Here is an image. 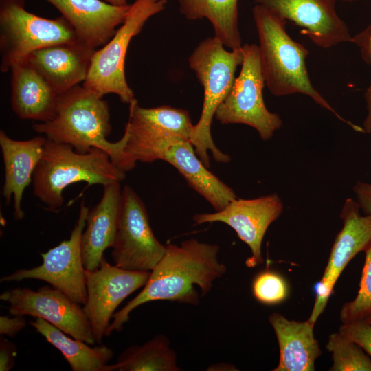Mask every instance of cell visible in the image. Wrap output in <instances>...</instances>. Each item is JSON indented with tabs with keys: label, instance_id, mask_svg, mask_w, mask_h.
Listing matches in <instances>:
<instances>
[{
	"label": "cell",
	"instance_id": "3",
	"mask_svg": "<svg viewBox=\"0 0 371 371\" xmlns=\"http://www.w3.org/2000/svg\"><path fill=\"white\" fill-rule=\"evenodd\" d=\"M252 12L262 69L269 91L278 97L293 93L309 96L355 131L364 133L363 128L343 118L313 87L306 65L308 50L289 35L286 19L260 4L256 3Z\"/></svg>",
	"mask_w": 371,
	"mask_h": 371
},
{
	"label": "cell",
	"instance_id": "7",
	"mask_svg": "<svg viewBox=\"0 0 371 371\" xmlns=\"http://www.w3.org/2000/svg\"><path fill=\"white\" fill-rule=\"evenodd\" d=\"M167 0H135L130 5L124 22L111 40L93 53L82 86L98 97L114 93L125 104L135 100L126 82L125 58L131 39L139 34L152 16L162 11Z\"/></svg>",
	"mask_w": 371,
	"mask_h": 371
},
{
	"label": "cell",
	"instance_id": "36",
	"mask_svg": "<svg viewBox=\"0 0 371 371\" xmlns=\"http://www.w3.org/2000/svg\"><path fill=\"white\" fill-rule=\"evenodd\" d=\"M208 368H211V369H209L207 370H235L234 366L228 364V363H225L214 364Z\"/></svg>",
	"mask_w": 371,
	"mask_h": 371
},
{
	"label": "cell",
	"instance_id": "35",
	"mask_svg": "<svg viewBox=\"0 0 371 371\" xmlns=\"http://www.w3.org/2000/svg\"><path fill=\"white\" fill-rule=\"evenodd\" d=\"M353 192L364 214L371 215V184L358 181L353 187Z\"/></svg>",
	"mask_w": 371,
	"mask_h": 371
},
{
	"label": "cell",
	"instance_id": "32",
	"mask_svg": "<svg viewBox=\"0 0 371 371\" xmlns=\"http://www.w3.org/2000/svg\"><path fill=\"white\" fill-rule=\"evenodd\" d=\"M335 283L322 278L315 286V301L312 313L308 320L315 324L318 317L324 311L330 296L333 292Z\"/></svg>",
	"mask_w": 371,
	"mask_h": 371
},
{
	"label": "cell",
	"instance_id": "31",
	"mask_svg": "<svg viewBox=\"0 0 371 371\" xmlns=\"http://www.w3.org/2000/svg\"><path fill=\"white\" fill-rule=\"evenodd\" d=\"M339 333L358 344L371 357V324L365 319L344 323Z\"/></svg>",
	"mask_w": 371,
	"mask_h": 371
},
{
	"label": "cell",
	"instance_id": "25",
	"mask_svg": "<svg viewBox=\"0 0 371 371\" xmlns=\"http://www.w3.org/2000/svg\"><path fill=\"white\" fill-rule=\"evenodd\" d=\"M181 13L189 20L203 18L212 24L215 37L230 49H240L238 0H178Z\"/></svg>",
	"mask_w": 371,
	"mask_h": 371
},
{
	"label": "cell",
	"instance_id": "22",
	"mask_svg": "<svg viewBox=\"0 0 371 371\" xmlns=\"http://www.w3.org/2000/svg\"><path fill=\"white\" fill-rule=\"evenodd\" d=\"M279 346L278 365L273 371H313L315 361L322 354L313 334L314 324L308 320H289L278 313L269 316Z\"/></svg>",
	"mask_w": 371,
	"mask_h": 371
},
{
	"label": "cell",
	"instance_id": "18",
	"mask_svg": "<svg viewBox=\"0 0 371 371\" xmlns=\"http://www.w3.org/2000/svg\"><path fill=\"white\" fill-rule=\"evenodd\" d=\"M95 51L77 42L36 50L27 60L58 95L85 80Z\"/></svg>",
	"mask_w": 371,
	"mask_h": 371
},
{
	"label": "cell",
	"instance_id": "23",
	"mask_svg": "<svg viewBox=\"0 0 371 371\" xmlns=\"http://www.w3.org/2000/svg\"><path fill=\"white\" fill-rule=\"evenodd\" d=\"M357 201L348 198L340 218L343 227L333 245L322 278L336 283L348 263L371 245V215L362 216Z\"/></svg>",
	"mask_w": 371,
	"mask_h": 371
},
{
	"label": "cell",
	"instance_id": "24",
	"mask_svg": "<svg viewBox=\"0 0 371 371\" xmlns=\"http://www.w3.org/2000/svg\"><path fill=\"white\" fill-rule=\"evenodd\" d=\"M30 324L58 349L73 371H115V364H109L113 351L106 345L93 347L89 344L71 338L54 325L41 318H35Z\"/></svg>",
	"mask_w": 371,
	"mask_h": 371
},
{
	"label": "cell",
	"instance_id": "33",
	"mask_svg": "<svg viewBox=\"0 0 371 371\" xmlns=\"http://www.w3.org/2000/svg\"><path fill=\"white\" fill-rule=\"evenodd\" d=\"M16 346L1 335L0 341V370L10 371L15 364Z\"/></svg>",
	"mask_w": 371,
	"mask_h": 371
},
{
	"label": "cell",
	"instance_id": "21",
	"mask_svg": "<svg viewBox=\"0 0 371 371\" xmlns=\"http://www.w3.org/2000/svg\"><path fill=\"white\" fill-rule=\"evenodd\" d=\"M161 160L174 166L216 211L223 209L237 198L230 187L207 169L189 140L179 139L172 143L164 151Z\"/></svg>",
	"mask_w": 371,
	"mask_h": 371
},
{
	"label": "cell",
	"instance_id": "8",
	"mask_svg": "<svg viewBox=\"0 0 371 371\" xmlns=\"http://www.w3.org/2000/svg\"><path fill=\"white\" fill-rule=\"evenodd\" d=\"M243 60L232 87L218 107L214 117L222 124H243L255 128L264 141L270 139L282 125L280 117L265 106L262 89L265 84L259 46L241 47Z\"/></svg>",
	"mask_w": 371,
	"mask_h": 371
},
{
	"label": "cell",
	"instance_id": "4",
	"mask_svg": "<svg viewBox=\"0 0 371 371\" xmlns=\"http://www.w3.org/2000/svg\"><path fill=\"white\" fill-rule=\"evenodd\" d=\"M125 177L126 172L116 167L103 150L92 148L80 153L71 145L47 139L33 175V192L48 209L55 211L64 203L65 188L74 183L104 186L121 182Z\"/></svg>",
	"mask_w": 371,
	"mask_h": 371
},
{
	"label": "cell",
	"instance_id": "27",
	"mask_svg": "<svg viewBox=\"0 0 371 371\" xmlns=\"http://www.w3.org/2000/svg\"><path fill=\"white\" fill-rule=\"evenodd\" d=\"M326 348L332 353L331 371H371V359L356 343L340 333L329 335Z\"/></svg>",
	"mask_w": 371,
	"mask_h": 371
},
{
	"label": "cell",
	"instance_id": "1",
	"mask_svg": "<svg viewBox=\"0 0 371 371\" xmlns=\"http://www.w3.org/2000/svg\"><path fill=\"white\" fill-rule=\"evenodd\" d=\"M217 245L191 238L179 245H166L164 255L150 271L142 290L113 315L105 336L120 332L138 306L156 300H168L196 305L199 293L206 295L214 283L225 275L227 268L218 258Z\"/></svg>",
	"mask_w": 371,
	"mask_h": 371
},
{
	"label": "cell",
	"instance_id": "10",
	"mask_svg": "<svg viewBox=\"0 0 371 371\" xmlns=\"http://www.w3.org/2000/svg\"><path fill=\"white\" fill-rule=\"evenodd\" d=\"M89 210L82 201L69 238L41 254V265L30 269H17L3 276L1 282H19L27 279L42 280L63 292L74 302L84 305L87 294L81 239Z\"/></svg>",
	"mask_w": 371,
	"mask_h": 371
},
{
	"label": "cell",
	"instance_id": "37",
	"mask_svg": "<svg viewBox=\"0 0 371 371\" xmlns=\"http://www.w3.org/2000/svg\"><path fill=\"white\" fill-rule=\"evenodd\" d=\"M109 3L117 5V6H124L128 5L127 3V0H105Z\"/></svg>",
	"mask_w": 371,
	"mask_h": 371
},
{
	"label": "cell",
	"instance_id": "26",
	"mask_svg": "<svg viewBox=\"0 0 371 371\" xmlns=\"http://www.w3.org/2000/svg\"><path fill=\"white\" fill-rule=\"evenodd\" d=\"M115 364L117 371H179L177 356L164 335L126 348Z\"/></svg>",
	"mask_w": 371,
	"mask_h": 371
},
{
	"label": "cell",
	"instance_id": "17",
	"mask_svg": "<svg viewBox=\"0 0 371 371\" xmlns=\"http://www.w3.org/2000/svg\"><path fill=\"white\" fill-rule=\"evenodd\" d=\"M46 137L15 140L0 131V147L5 168L3 196L7 204L13 198L14 217L23 218L21 200L25 189L32 181L34 170L43 155Z\"/></svg>",
	"mask_w": 371,
	"mask_h": 371
},
{
	"label": "cell",
	"instance_id": "11",
	"mask_svg": "<svg viewBox=\"0 0 371 371\" xmlns=\"http://www.w3.org/2000/svg\"><path fill=\"white\" fill-rule=\"evenodd\" d=\"M111 248L115 265L137 271H151L166 252V245L153 232L142 200L128 185L122 191L117 229Z\"/></svg>",
	"mask_w": 371,
	"mask_h": 371
},
{
	"label": "cell",
	"instance_id": "12",
	"mask_svg": "<svg viewBox=\"0 0 371 371\" xmlns=\"http://www.w3.org/2000/svg\"><path fill=\"white\" fill-rule=\"evenodd\" d=\"M0 300L9 304L11 315L41 318L73 338L91 345L96 343L83 308L52 286H43L37 291L8 289L0 295Z\"/></svg>",
	"mask_w": 371,
	"mask_h": 371
},
{
	"label": "cell",
	"instance_id": "6",
	"mask_svg": "<svg viewBox=\"0 0 371 371\" xmlns=\"http://www.w3.org/2000/svg\"><path fill=\"white\" fill-rule=\"evenodd\" d=\"M80 42L63 17L49 19L28 12L25 0H0V70L27 60L34 51Z\"/></svg>",
	"mask_w": 371,
	"mask_h": 371
},
{
	"label": "cell",
	"instance_id": "39",
	"mask_svg": "<svg viewBox=\"0 0 371 371\" xmlns=\"http://www.w3.org/2000/svg\"><path fill=\"white\" fill-rule=\"evenodd\" d=\"M335 1L337 0H335ZM341 1H356V0H341Z\"/></svg>",
	"mask_w": 371,
	"mask_h": 371
},
{
	"label": "cell",
	"instance_id": "28",
	"mask_svg": "<svg viewBox=\"0 0 371 371\" xmlns=\"http://www.w3.org/2000/svg\"><path fill=\"white\" fill-rule=\"evenodd\" d=\"M365 252L358 293L355 299L346 302L340 311V320L343 324L366 319L371 313V245Z\"/></svg>",
	"mask_w": 371,
	"mask_h": 371
},
{
	"label": "cell",
	"instance_id": "19",
	"mask_svg": "<svg viewBox=\"0 0 371 371\" xmlns=\"http://www.w3.org/2000/svg\"><path fill=\"white\" fill-rule=\"evenodd\" d=\"M120 183L115 181L104 186L100 201L87 214L86 228L81 239L82 256L86 270L97 269L104 251L113 245L121 202Z\"/></svg>",
	"mask_w": 371,
	"mask_h": 371
},
{
	"label": "cell",
	"instance_id": "29",
	"mask_svg": "<svg viewBox=\"0 0 371 371\" xmlns=\"http://www.w3.org/2000/svg\"><path fill=\"white\" fill-rule=\"evenodd\" d=\"M251 289L256 300L267 305L280 304L289 294V286L284 278L270 270L261 271L254 277Z\"/></svg>",
	"mask_w": 371,
	"mask_h": 371
},
{
	"label": "cell",
	"instance_id": "9",
	"mask_svg": "<svg viewBox=\"0 0 371 371\" xmlns=\"http://www.w3.org/2000/svg\"><path fill=\"white\" fill-rule=\"evenodd\" d=\"M194 126L186 110L169 106L143 108L135 99L129 104L124 151L135 163L161 160L175 142L190 141Z\"/></svg>",
	"mask_w": 371,
	"mask_h": 371
},
{
	"label": "cell",
	"instance_id": "34",
	"mask_svg": "<svg viewBox=\"0 0 371 371\" xmlns=\"http://www.w3.org/2000/svg\"><path fill=\"white\" fill-rule=\"evenodd\" d=\"M26 326V319L23 315H13L10 317L5 315L0 317V334L8 337H14L21 331Z\"/></svg>",
	"mask_w": 371,
	"mask_h": 371
},
{
	"label": "cell",
	"instance_id": "38",
	"mask_svg": "<svg viewBox=\"0 0 371 371\" xmlns=\"http://www.w3.org/2000/svg\"><path fill=\"white\" fill-rule=\"evenodd\" d=\"M365 320L371 324V313Z\"/></svg>",
	"mask_w": 371,
	"mask_h": 371
},
{
	"label": "cell",
	"instance_id": "20",
	"mask_svg": "<svg viewBox=\"0 0 371 371\" xmlns=\"http://www.w3.org/2000/svg\"><path fill=\"white\" fill-rule=\"evenodd\" d=\"M12 109L21 119L44 122L55 115L58 94L27 60L12 68Z\"/></svg>",
	"mask_w": 371,
	"mask_h": 371
},
{
	"label": "cell",
	"instance_id": "15",
	"mask_svg": "<svg viewBox=\"0 0 371 371\" xmlns=\"http://www.w3.org/2000/svg\"><path fill=\"white\" fill-rule=\"evenodd\" d=\"M256 3L302 27L301 33L318 47L329 48L352 41L346 24L335 11V0H256Z\"/></svg>",
	"mask_w": 371,
	"mask_h": 371
},
{
	"label": "cell",
	"instance_id": "2",
	"mask_svg": "<svg viewBox=\"0 0 371 371\" xmlns=\"http://www.w3.org/2000/svg\"><path fill=\"white\" fill-rule=\"evenodd\" d=\"M33 129L47 139L71 145L80 153L92 148L103 150L125 172L135 167L136 163L124 151L125 132L117 142L106 139L111 131L108 103L83 86L76 85L58 94L53 118L34 124Z\"/></svg>",
	"mask_w": 371,
	"mask_h": 371
},
{
	"label": "cell",
	"instance_id": "5",
	"mask_svg": "<svg viewBox=\"0 0 371 371\" xmlns=\"http://www.w3.org/2000/svg\"><path fill=\"white\" fill-rule=\"evenodd\" d=\"M243 60L240 49L227 50L215 36L201 41L189 57L188 63L203 88V103L201 116L194 126L190 137L200 159L210 167L209 153L216 161L227 163L230 157L215 145L211 125L215 113L230 91L235 72Z\"/></svg>",
	"mask_w": 371,
	"mask_h": 371
},
{
	"label": "cell",
	"instance_id": "13",
	"mask_svg": "<svg viewBox=\"0 0 371 371\" xmlns=\"http://www.w3.org/2000/svg\"><path fill=\"white\" fill-rule=\"evenodd\" d=\"M150 271H129L111 265L103 257L100 267L85 271L87 300L83 310L96 344H100L115 311L131 293L144 287Z\"/></svg>",
	"mask_w": 371,
	"mask_h": 371
},
{
	"label": "cell",
	"instance_id": "16",
	"mask_svg": "<svg viewBox=\"0 0 371 371\" xmlns=\"http://www.w3.org/2000/svg\"><path fill=\"white\" fill-rule=\"evenodd\" d=\"M74 28L79 41L96 50L113 37L127 16L130 5L117 6L100 0H45Z\"/></svg>",
	"mask_w": 371,
	"mask_h": 371
},
{
	"label": "cell",
	"instance_id": "14",
	"mask_svg": "<svg viewBox=\"0 0 371 371\" xmlns=\"http://www.w3.org/2000/svg\"><path fill=\"white\" fill-rule=\"evenodd\" d=\"M283 211V203L276 194L253 199L236 198L223 209L214 213L196 214V225L221 222L232 227L249 247L251 256L245 261L249 267L263 262L262 242L269 225Z\"/></svg>",
	"mask_w": 371,
	"mask_h": 371
},
{
	"label": "cell",
	"instance_id": "30",
	"mask_svg": "<svg viewBox=\"0 0 371 371\" xmlns=\"http://www.w3.org/2000/svg\"><path fill=\"white\" fill-rule=\"evenodd\" d=\"M354 43L360 50L362 59L371 65V25L352 38ZM367 115L363 122L365 133H371V82L365 93Z\"/></svg>",
	"mask_w": 371,
	"mask_h": 371
}]
</instances>
